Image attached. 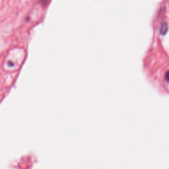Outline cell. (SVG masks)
<instances>
[{"instance_id":"cell-3","label":"cell","mask_w":169,"mask_h":169,"mask_svg":"<svg viewBox=\"0 0 169 169\" xmlns=\"http://www.w3.org/2000/svg\"><path fill=\"white\" fill-rule=\"evenodd\" d=\"M168 72H166V81H168Z\"/></svg>"},{"instance_id":"cell-2","label":"cell","mask_w":169,"mask_h":169,"mask_svg":"<svg viewBox=\"0 0 169 169\" xmlns=\"http://www.w3.org/2000/svg\"><path fill=\"white\" fill-rule=\"evenodd\" d=\"M48 0H40V3H41L43 5H45L46 3H47Z\"/></svg>"},{"instance_id":"cell-1","label":"cell","mask_w":169,"mask_h":169,"mask_svg":"<svg viewBox=\"0 0 169 169\" xmlns=\"http://www.w3.org/2000/svg\"><path fill=\"white\" fill-rule=\"evenodd\" d=\"M168 30V26L166 23H162L160 26V33L162 34H165Z\"/></svg>"}]
</instances>
